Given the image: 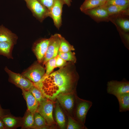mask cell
Masks as SVG:
<instances>
[{
    "label": "cell",
    "instance_id": "obj_1",
    "mask_svg": "<svg viewBox=\"0 0 129 129\" xmlns=\"http://www.w3.org/2000/svg\"><path fill=\"white\" fill-rule=\"evenodd\" d=\"M54 83L59 89L60 93H66L72 88L76 80L77 75L66 66L50 74Z\"/></svg>",
    "mask_w": 129,
    "mask_h": 129
},
{
    "label": "cell",
    "instance_id": "obj_24",
    "mask_svg": "<svg viewBox=\"0 0 129 129\" xmlns=\"http://www.w3.org/2000/svg\"><path fill=\"white\" fill-rule=\"evenodd\" d=\"M58 55L66 61H70L75 63L76 60L75 54L74 52L70 51L66 52L59 51Z\"/></svg>",
    "mask_w": 129,
    "mask_h": 129
},
{
    "label": "cell",
    "instance_id": "obj_30",
    "mask_svg": "<svg viewBox=\"0 0 129 129\" xmlns=\"http://www.w3.org/2000/svg\"><path fill=\"white\" fill-rule=\"evenodd\" d=\"M128 0H109L103 5L107 6L110 5H116L123 6L129 5Z\"/></svg>",
    "mask_w": 129,
    "mask_h": 129
},
{
    "label": "cell",
    "instance_id": "obj_19",
    "mask_svg": "<svg viewBox=\"0 0 129 129\" xmlns=\"http://www.w3.org/2000/svg\"><path fill=\"white\" fill-rule=\"evenodd\" d=\"M56 119L61 129H64L65 125V120L64 114L58 104H57L55 111Z\"/></svg>",
    "mask_w": 129,
    "mask_h": 129
},
{
    "label": "cell",
    "instance_id": "obj_6",
    "mask_svg": "<svg viewBox=\"0 0 129 129\" xmlns=\"http://www.w3.org/2000/svg\"><path fill=\"white\" fill-rule=\"evenodd\" d=\"M40 63H34L22 74L33 83L38 82L45 74V69Z\"/></svg>",
    "mask_w": 129,
    "mask_h": 129
},
{
    "label": "cell",
    "instance_id": "obj_29",
    "mask_svg": "<svg viewBox=\"0 0 129 129\" xmlns=\"http://www.w3.org/2000/svg\"><path fill=\"white\" fill-rule=\"evenodd\" d=\"M116 22L117 24L124 31L126 32L129 31V20L119 18L116 19Z\"/></svg>",
    "mask_w": 129,
    "mask_h": 129
},
{
    "label": "cell",
    "instance_id": "obj_14",
    "mask_svg": "<svg viewBox=\"0 0 129 129\" xmlns=\"http://www.w3.org/2000/svg\"><path fill=\"white\" fill-rule=\"evenodd\" d=\"M17 36L3 25H0V42H6L16 43Z\"/></svg>",
    "mask_w": 129,
    "mask_h": 129
},
{
    "label": "cell",
    "instance_id": "obj_28",
    "mask_svg": "<svg viewBox=\"0 0 129 129\" xmlns=\"http://www.w3.org/2000/svg\"><path fill=\"white\" fill-rule=\"evenodd\" d=\"M1 118L5 127L8 128L14 127L17 122L16 119L12 117L5 116Z\"/></svg>",
    "mask_w": 129,
    "mask_h": 129
},
{
    "label": "cell",
    "instance_id": "obj_36",
    "mask_svg": "<svg viewBox=\"0 0 129 129\" xmlns=\"http://www.w3.org/2000/svg\"><path fill=\"white\" fill-rule=\"evenodd\" d=\"M99 1L104 2L106 3L109 0H98Z\"/></svg>",
    "mask_w": 129,
    "mask_h": 129
},
{
    "label": "cell",
    "instance_id": "obj_33",
    "mask_svg": "<svg viewBox=\"0 0 129 129\" xmlns=\"http://www.w3.org/2000/svg\"><path fill=\"white\" fill-rule=\"evenodd\" d=\"M5 126L2 121L1 118H0V129H3L5 128Z\"/></svg>",
    "mask_w": 129,
    "mask_h": 129
},
{
    "label": "cell",
    "instance_id": "obj_13",
    "mask_svg": "<svg viewBox=\"0 0 129 129\" xmlns=\"http://www.w3.org/2000/svg\"><path fill=\"white\" fill-rule=\"evenodd\" d=\"M22 90L27 103L28 111L34 114L37 111L39 103L30 91L23 89Z\"/></svg>",
    "mask_w": 129,
    "mask_h": 129
},
{
    "label": "cell",
    "instance_id": "obj_23",
    "mask_svg": "<svg viewBox=\"0 0 129 129\" xmlns=\"http://www.w3.org/2000/svg\"><path fill=\"white\" fill-rule=\"evenodd\" d=\"M29 91H30L39 103L47 100L46 98L44 96L41 91L34 86Z\"/></svg>",
    "mask_w": 129,
    "mask_h": 129
},
{
    "label": "cell",
    "instance_id": "obj_10",
    "mask_svg": "<svg viewBox=\"0 0 129 129\" xmlns=\"http://www.w3.org/2000/svg\"><path fill=\"white\" fill-rule=\"evenodd\" d=\"M49 42V38H43L35 43L33 47V51L38 62L42 63L46 53Z\"/></svg>",
    "mask_w": 129,
    "mask_h": 129
},
{
    "label": "cell",
    "instance_id": "obj_4",
    "mask_svg": "<svg viewBox=\"0 0 129 129\" xmlns=\"http://www.w3.org/2000/svg\"><path fill=\"white\" fill-rule=\"evenodd\" d=\"M33 16L40 22L49 16V10L37 0H25Z\"/></svg>",
    "mask_w": 129,
    "mask_h": 129
},
{
    "label": "cell",
    "instance_id": "obj_9",
    "mask_svg": "<svg viewBox=\"0 0 129 129\" xmlns=\"http://www.w3.org/2000/svg\"><path fill=\"white\" fill-rule=\"evenodd\" d=\"M64 4L63 0H55L53 5L49 10V16L52 18L55 26L58 29L62 25V8Z\"/></svg>",
    "mask_w": 129,
    "mask_h": 129
},
{
    "label": "cell",
    "instance_id": "obj_18",
    "mask_svg": "<svg viewBox=\"0 0 129 129\" xmlns=\"http://www.w3.org/2000/svg\"><path fill=\"white\" fill-rule=\"evenodd\" d=\"M106 3L98 0H85L81 6L80 10L83 12L104 5Z\"/></svg>",
    "mask_w": 129,
    "mask_h": 129
},
{
    "label": "cell",
    "instance_id": "obj_8",
    "mask_svg": "<svg viewBox=\"0 0 129 129\" xmlns=\"http://www.w3.org/2000/svg\"><path fill=\"white\" fill-rule=\"evenodd\" d=\"M53 108V102L47 100L39 103L37 111L44 118L46 123L49 125L55 123L52 115Z\"/></svg>",
    "mask_w": 129,
    "mask_h": 129
},
{
    "label": "cell",
    "instance_id": "obj_26",
    "mask_svg": "<svg viewBox=\"0 0 129 129\" xmlns=\"http://www.w3.org/2000/svg\"><path fill=\"white\" fill-rule=\"evenodd\" d=\"M83 124L75 121L71 117L68 118L67 129H81L86 128Z\"/></svg>",
    "mask_w": 129,
    "mask_h": 129
},
{
    "label": "cell",
    "instance_id": "obj_7",
    "mask_svg": "<svg viewBox=\"0 0 129 129\" xmlns=\"http://www.w3.org/2000/svg\"><path fill=\"white\" fill-rule=\"evenodd\" d=\"M59 34H55L49 38L47 50L42 63L44 64L49 59L58 55L60 44Z\"/></svg>",
    "mask_w": 129,
    "mask_h": 129
},
{
    "label": "cell",
    "instance_id": "obj_22",
    "mask_svg": "<svg viewBox=\"0 0 129 129\" xmlns=\"http://www.w3.org/2000/svg\"><path fill=\"white\" fill-rule=\"evenodd\" d=\"M34 124L36 128L45 129L46 123L44 118L38 112L33 114Z\"/></svg>",
    "mask_w": 129,
    "mask_h": 129
},
{
    "label": "cell",
    "instance_id": "obj_21",
    "mask_svg": "<svg viewBox=\"0 0 129 129\" xmlns=\"http://www.w3.org/2000/svg\"><path fill=\"white\" fill-rule=\"evenodd\" d=\"M59 36L60 44L59 51L66 52L75 50L73 46L71 45L64 37L60 34Z\"/></svg>",
    "mask_w": 129,
    "mask_h": 129
},
{
    "label": "cell",
    "instance_id": "obj_17",
    "mask_svg": "<svg viewBox=\"0 0 129 129\" xmlns=\"http://www.w3.org/2000/svg\"><path fill=\"white\" fill-rule=\"evenodd\" d=\"M15 44L9 42H0V55L8 59H13L12 52Z\"/></svg>",
    "mask_w": 129,
    "mask_h": 129
},
{
    "label": "cell",
    "instance_id": "obj_5",
    "mask_svg": "<svg viewBox=\"0 0 129 129\" xmlns=\"http://www.w3.org/2000/svg\"><path fill=\"white\" fill-rule=\"evenodd\" d=\"M107 91L108 94L115 97L120 94L129 93V82L125 79L121 81H109L107 83Z\"/></svg>",
    "mask_w": 129,
    "mask_h": 129
},
{
    "label": "cell",
    "instance_id": "obj_25",
    "mask_svg": "<svg viewBox=\"0 0 129 129\" xmlns=\"http://www.w3.org/2000/svg\"><path fill=\"white\" fill-rule=\"evenodd\" d=\"M24 127L26 128H35L36 127L34 124L33 114L28 111L24 119Z\"/></svg>",
    "mask_w": 129,
    "mask_h": 129
},
{
    "label": "cell",
    "instance_id": "obj_20",
    "mask_svg": "<svg viewBox=\"0 0 129 129\" xmlns=\"http://www.w3.org/2000/svg\"><path fill=\"white\" fill-rule=\"evenodd\" d=\"M102 6L107 11L110 15L118 13L126 10L129 7V5L123 6L110 5Z\"/></svg>",
    "mask_w": 129,
    "mask_h": 129
},
{
    "label": "cell",
    "instance_id": "obj_38",
    "mask_svg": "<svg viewBox=\"0 0 129 129\" xmlns=\"http://www.w3.org/2000/svg\"></svg>",
    "mask_w": 129,
    "mask_h": 129
},
{
    "label": "cell",
    "instance_id": "obj_12",
    "mask_svg": "<svg viewBox=\"0 0 129 129\" xmlns=\"http://www.w3.org/2000/svg\"><path fill=\"white\" fill-rule=\"evenodd\" d=\"M74 97L72 95L60 93L56 97L62 106L68 111H71L73 109L75 103Z\"/></svg>",
    "mask_w": 129,
    "mask_h": 129
},
{
    "label": "cell",
    "instance_id": "obj_27",
    "mask_svg": "<svg viewBox=\"0 0 129 129\" xmlns=\"http://www.w3.org/2000/svg\"><path fill=\"white\" fill-rule=\"evenodd\" d=\"M56 57L49 59L44 64L46 66L45 75H48L50 74L56 68Z\"/></svg>",
    "mask_w": 129,
    "mask_h": 129
},
{
    "label": "cell",
    "instance_id": "obj_15",
    "mask_svg": "<svg viewBox=\"0 0 129 129\" xmlns=\"http://www.w3.org/2000/svg\"><path fill=\"white\" fill-rule=\"evenodd\" d=\"M85 14L92 17L98 18H103L109 16L107 11L102 6L83 12Z\"/></svg>",
    "mask_w": 129,
    "mask_h": 129
},
{
    "label": "cell",
    "instance_id": "obj_3",
    "mask_svg": "<svg viewBox=\"0 0 129 129\" xmlns=\"http://www.w3.org/2000/svg\"><path fill=\"white\" fill-rule=\"evenodd\" d=\"M4 70L9 76V81L22 90L29 91L34 86L33 83L22 74L14 72L7 66Z\"/></svg>",
    "mask_w": 129,
    "mask_h": 129
},
{
    "label": "cell",
    "instance_id": "obj_35",
    "mask_svg": "<svg viewBox=\"0 0 129 129\" xmlns=\"http://www.w3.org/2000/svg\"><path fill=\"white\" fill-rule=\"evenodd\" d=\"M4 116H5V115L4 114L3 111L0 107V118H1Z\"/></svg>",
    "mask_w": 129,
    "mask_h": 129
},
{
    "label": "cell",
    "instance_id": "obj_32",
    "mask_svg": "<svg viewBox=\"0 0 129 129\" xmlns=\"http://www.w3.org/2000/svg\"><path fill=\"white\" fill-rule=\"evenodd\" d=\"M67 64L66 61L64 60L59 55L56 57L55 67H59L60 68L64 67Z\"/></svg>",
    "mask_w": 129,
    "mask_h": 129
},
{
    "label": "cell",
    "instance_id": "obj_37",
    "mask_svg": "<svg viewBox=\"0 0 129 129\" xmlns=\"http://www.w3.org/2000/svg\"></svg>",
    "mask_w": 129,
    "mask_h": 129
},
{
    "label": "cell",
    "instance_id": "obj_11",
    "mask_svg": "<svg viewBox=\"0 0 129 129\" xmlns=\"http://www.w3.org/2000/svg\"><path fill=\"white\" fill-rule=\"evenodd\" d=\"M79 101L76 107L75 117L78 121L84 124L87 113L92 103L91 101L82 100Z\"/></svg>",
    "mask_w": 129,
    "mask_h": 129
},
{
    "label": "cell",
    "instance_id": "obj_34",
    "mask_svg": "<svg viewBox=\"0 0 129 129\" xmlns=\"http://www.w3.org/2000/svg\"><path fill=\"white\" fill-rule=\"evenodd\" d=\"M65 4H66L68 6L71 5V3L72 2L71 0H63Z\"/></svg>",
    "mask_w": 129,
    "mask_h": 129
},
{
    "label": "cell",
    "instance_id": "obj_2",
    "mask_svg": "<svg viewBox=\"0 0 129 129\" xmlns=\"http://www.w3.org/2000/svg\"><path fill=\"white\" fill-rule=\"evenodd\" d=\"M46 98L54 100L60 91L59 89L54 82L50 75H44L38 82L33 83Z\"/></svg>",
    "mask_w": 129,
    "mask_h": 129
},
{
    "label": "cell",
    "instance_id": "obj_31",
    "mask_svg": "<svg viewBox=\"0 0 129 129\" xmlns=\"http://www.w3.org/2000/svg\"><path fill=\"white\" fill-rule=\"evenodd\" d=\"M41 4L49 10L53 5L55 0H37Z\"/></svg>",
    "mask_w": 129,
    "mask_h": 129
},
{
    "label": "cell",
    "instance_id": "obj_16",
    "mask_svg": "<svg viewBox=\"0 0 129 129\" xmlns=\"http://www.w3.org/2000/svg\"><path fill=\"white\" fill-rule=\"evenodd\" d=\"M116 97L119 104L120 112H126L129 111V93L119 95Z\"/></svg>",
    "mask_w": 129,
    "mask_h": 129
}]
</instances>
